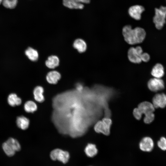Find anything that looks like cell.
I'll return each instance as SVG.
<instances>
[{"label":"cell","instance_id":"cell-4","mask_svg":"<svg viewBox=\"0 0 166 166\" xmlns=\"http://www.w3.org/2000/svg\"><path fill=\"white\" fill-rule=\"evenodd\" d=\"M112 123L110 119L104 118L102 121H99L96 123L94 127V130L97 133H102L105 135H108L110 132Z\"/></svg>","mask_w":166,"mask_h":166},{"label":"cell","instance_id":"cell-18","mask_svg":"<svg viewBox=\"0 0 166 166\" xmlns=\"http://www.w3.org/2000/svg\"><path fill=\"white\" fill-rule=\"evenodd\" d=\"M7 101L10 105L14 107L20 105L22 103V101L15 93H12L8 96Z\"/></svg>","mask_w":166,"mask_h":166},{"label":"cell","instance_id":"cell-15","mask_svg":"<svg viewBox=\"0 0 166 166\" xmlns=\"http://www.w3.org/2000/svg\"><path fill=\"white\" fill-rule=\"evenodd\" d=\"M16 124L19 128L24 130L27 129L29 127L30 121L27 117L21 116L17 117Z\"/></svg>","mask_w":166,"mask_h":166},{"label":"cell","instance_id":"cell-28","mask_svg":"<svg viewBox=\"0 0 166 166\" xmlns=\"http://www.w3.org/2000/svg\"><path fill=\"white\" fill-rule=\"evenodd\" d=\"M140 59L142 61L147 62L150 60V56L147 53H143L141 55Z\"/></svg>","mask_w":166,"mask_h":166},{"label":"cell","instance_id":"cell-11","mask_svg":"<svg viewBox=\"0 0 166 166\" xmlns=\"http://www.w3.org/2000/svg\"><path fill=\"white\" fill-rule=\"evenodd\" d=\"M151 74L154 77L161 78L164 74V68L162 64L157 63L153 67Z\"/></svg>","mask_w":166,"mask_h":166},{"label":"cell","instance_id":"cell-10","mask_svg":"<svg viewBox=\"0 0 166 166\" xmlns=\"http://www.w3.org/2000/svg\"><path fill=\"white\" fill-rule=\"evenodd\" d=\"M138 108L142 114L144 115L153 113L155 109L152 103L147 101L140 103Z\"/></svg>","mask_w":166,"mask_h":166},{"label":"cell","instance_id":"cell-26","mask_svg":"<svg viewBox=\"0 0 166 166\" xmlns=\"http://www.w3.org/2000/svg\"><path fill=\"white\" fill-rule=\"evenodd\" d=\"M154 118L155 115L153 113H150L145 115L144 121L145 123L150 124L152 122Z\"/></svg>","mask_w":166,"mask_h":166},{"label":"cell","instance_id":"cell-5","mask_svg":"<svg viewBox=\"0 0 166 166\" xmlns=\"http://www.w3.org/2000/svg\"><path fill=\"white\" fill-rule=\"evenodd\" d=\"M145 10L144 7L141 5H135L130 6L128 10L129 16L132 19L139 21L141 18L142 14Z\"/></svg>","mask_w":166,"mask_h":166},{"label":"cell","instance_id":"cell-25","mask_svg":"<svg viewBox=\"0 0 166 166\" xmlns=\"http://www.w3.org/2000/svg\"><path fill=\"white\" fill-rule=\"evenodd\" d=\"M157 144L158 147L163 151H166V138L161 137L158 141Z\"/></svg>","mask_w":166,"mask_h":166},{"label":"cell","instance_id":"cell-13","mask_svg":"<svg viewBox=\"0 0 166 166\" xmlns=\"http://www.w3.org/2000/svg\"><path fill=\"white\" fill-rule=\"evenodd\" d=\"M61 77L60 73L56 71H52L49 72L46 76L47 81L50 84H56Z\"/></svg>","mask_w":166,"mask_h":166},{"label":"cell","instance_id":"cell-29","mask_svg":"<svg viewBox=\"0 0 166 166\" xmlns=\"http://www.w3.org/2000/svg\"><path fill=\"white\" fill-rule=\"evenodd\" d=\"M3 0H0V4L2 3Z\"/></svg>","mask_w":166,"mask_h":166},{"label":"cell","instance_id":"cell-27","mask_svg":"<svg viewBox=\"0 0 166 166\" xmlns=\"http://www.w3.org/2000/svg\"><path fill=\"white\" fill-rule=\"evenodd\" d=\"M133 114L135 117L138 120L141 119L142 114L138 108L135 109L133 111Z\"/></svg>","mask_w":166,"mask_h":166},{"label":"cell","instance_id":"cell-22","mask_svg":"<svg viewBox=\"0 0 166 166\" xmlns=\"http://www.w3.org/2000/svg\"><path fill=\"white\" fill-rule=\"evenodd\" d=\"M2 147L4 151L7 156H12L15 154L16 151L6 141L3 144Z\"/></svg>","mask_w":166,"mask_h":166},{"label":"cell","instance_id":"cell-24","mask_svg":"<svg viewBox=\"0 0 166 166\" xmlns=\"http://www.w3.org/2000/svg\"><path fill=\"white\" fill-rule=\"evenodd\" d=\"M17 2L18 0H3L2 3L5 7L12 9L15 7Z\"/></svg>","mask_w":166,"mask_h":166},{"label":"cell","instance_id":"cell-3","mask_svg":"<svg viewBox=\"0 0 166 166\" xmlns=\"http://www.w3.org/2000/svg\"><path fill=\"white\" fill-rule=\"evenodd\" d=\"M50 157L53 161L57 160L63 164H66L69 161L70 156L68 151L60 148H56L51 152Z\"/></svg>","mask_w":166,"mask_h":166},{"label":"cell","instance_id":"cell-8","mask_svg":"<svg viewBox=\"0 0 166 166\" xmlns=\"http://www.w3.org/2000/svg\"><path fill=\"white\" fill-rule=\"evenodd\" d=\"M152 104L155 108H164L166 106V94L158 93L153 97Z\"/></svg>","mask_w":166,"mask_h":166},{"label":"cell","instance_id":"cell-1","mask_svg":"<svg viewBox=\"0 0 166 166\" xmlns=\"http://www.w3.org/2000/svg\"><path fill=\"white\" fill-rule=\"evenodd\" d=\"M122 32L125 41L130 45L142 42L146 35L145 31L143 28L137 26L132 28L130 25L124 26L122 28Z\"/></svg>","mask_w":166,"mask_h":166},{"label":"cell","instance_id":"cell-16","mask_svg":"<svg viewBox=\"0 0 166 166\" xmlns=\"http://www.w3.org/2000/svg\"><path fill=\"white\" fill-rule=\"evenodd\" d=\"M85 152L89 157H93L95 156L98 152V150L95 144L89 143L85 147Z\"/></svg>","mask_w":166,"mask_h":166},{"label":"cell","instance_id":"cell-20","mask_svg":"<svg viewBox=\"0 0 166 166\" xmlns=\"http://www.w3.org/2000/svg\"><path fill=\"white\" fill-rule=\"evenodd\" d=\"M25 53L31 61H36L38 57V53L37 50L32 48L28 47L25 51Z\"/></svg>","mask_w":166,"mask_h":166},{"label":"cell","instance_id":"cell-17","mask_svg":"<svg viewBox=\"0 0 166 166\" xmlns=\"http://www.w3.org/2000/svg\"><path fill=\"white\" fill-rule=\"evenodd\" d=\"M59 60L55 55L49 56L46 61L45 64L47 67L50 69H53L59 65Z\"/></svg>","mask_w":166,"mask_h":166},{"label":"cell","instance_id":"cell-23","mask_svg":"<svg viewBox=\"0 0 166 166\" xmlns=\"http://www.w3.org/2000/svg\"><path fill=\"white\" fill-rule=\"evenodd\" d=\"M6 142L12 147L16 152L20 150L21 145L17 140L13 138H10Z\"/></svg>","mask_w":166,"mask_h":166},{"label":"cell","instance_id":"cell-7","mask_svg":"<svg viewBox=\"0 0 166 166\" xmlns=\"http://www.w3.org/2000/svg\"><path fill=\"white\" fill-rule=\"evenodd\" d=\"M147 86L149 89L151 91L157 92L164 89V83L161 78L153 77L148 81Z\"/></svg>","mask_w":166,"mask_h":166},{"label":"cell","instance_id":"cell-2","mask_svg":"<svg viewBox=\"0 0 166 166\" xmlns=\"http://www.w3.org/2000/svg\"><path fill=\"white\" fill-rule=\"evenodd\" d=\"M166 6H161L159 8L155 9V15L153 18V22L156 28L161 30L166 22Z\"/></svg>","mask_w":166,"mask_h":166},{"label":"cell","instance_id":"cell-21","mask_svg":"<svg viewBox=\"0 0 166 166\" xmlns=\"http://www.w3.org/2000/svg\"><path fill=\"white\" fill-rule=\"evenodd\" d=\"M24 109L25 111L28 113H33L37 109L36 104L31 101H26L24 105Z\"/></svg>","mask_w":166,"mask_h":166},{"label":"cell","instance_id":"cell-6","mask_svg":"<svg viewBox=\"0 0 166 166\" xmlns=\"http://www.w3.org/2000/svg\"><path fill=\"white\" fill-rule=\"evenodd\" d=\"M63 5L70 9H82L84 7V4L90 3L91 0H62Z\"/></svg>","mask_w":166,"mask_h":166},{"label":"cell","instance_id":"cell-19","mask_svg":"<svg viewBox=\"0 0 166 166\" xmlns=\"http://www.w3.org/2000/svg\"><path fill=\"white\" fill-rule=\"evenodd\" d=\"M73 47L80 53L85 52L87 48V45L85 42L81 39L76 40L73 44Z\"/></svg>","mask_w":166,"mask_h":166},{"label":"cell","instance_id":"cell-12","mask_svg":"<svg viewBox=\"0 0 166 166\" xmlns=\"http://www.w3.org/2000/svg\"><path fill=\"white\" fill-rule=\"evenodd\" d=\"M128 58L131 62L134 63H140L141 61L140 56L136 51L135 48L132 47L128 51Z\"/></svg>","mask_w":166,"mask_h":166},{"label":"cell","instance_id":"cell-14","mask_svg":"<svg viewBox=\"0 0 166 166\" xmlns=\"http://www.w3.org/2000/svg\"><path fill=\"white\" fill-rule=\"evenodd\" d=\"M44 91L43 88L40 86H36L34 90V98L38 102L41 103L44 101V97L43 95Z\"/></svg>","mask_w":166,"mask_h":166},{"label":"cell","instance_id":"cell-9","mask_svg":"<svg viewBox=\"0 0 166 166\" xmlns=\"http://www.w3.org/2000/svg\"><path fill=\"white\" fill-rule=\"evenodd\" d=\"M154 146V143L152 138L149 137H145L140 141L139 147L142 151L145 152L152 151Z\"/></svg>","mask_w":166,"mask_h":166}]
</instances>
